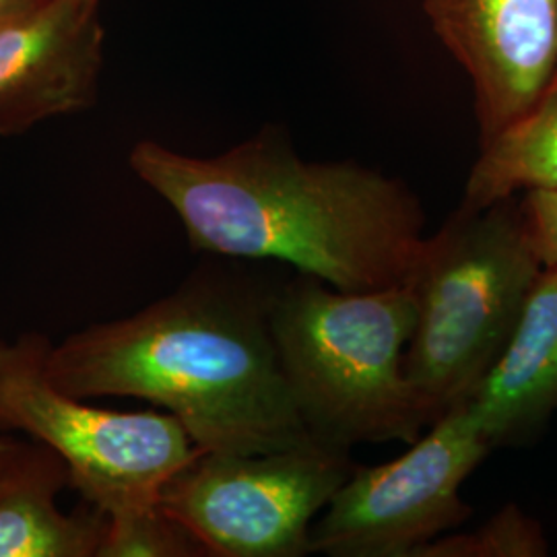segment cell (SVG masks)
Instances as JSON below:
<instances>
[{"label":"cell","mask_w":557,"mask_h":557,"mask_svg":"<svg viewBox=\"0 0 557 557\" xmlns=\"http://www.w3.org/2000/svg\"><path fill=\"white\" fill-rule=\"evenodd\" d=\"M128 165L195 250L278 260L343 292L407 283L425 234L413 193L358 163L304 161L275 128L211 158L139 140Z\"/></svg>","instance_id":"obj_1"},{"label":"cell","mask_w":557,"mask_h":557,"mask_svg":"<svg viewBox=\"0 0 557 557\" xmlns=\"http://www.w3.org/2000/svg\"><path fill=\"white\" fill-rule=\"evenodd\" d=\"M273 289L200 269L131 317L89 324L52 345L50 382L89 398H140L174 416L202 453L255 455L314 438L278 368Z\"/></svg>","instance_id":"obj_2"},{"label":"cell","mask_w":557,"mask_h":557,"mask_svg":"<svg viewBox=\"0 0 557 557\" xmlns=\"http://www.w3.org/2000/svg\"><path fill=\"white\" fill-rule=\"evenodd\" d=\"M269 324L281 374L314 438L343 450L411 444L432 423L405 374L416 326L407 283L343 292L299 273L273 289Z\"/></svg>","instance_id":"obj_3"},{"label":"cell","mask_w":557,"mask_h":557,"mask_svg":"<svg viewBox=\"0 0 557 557\" xmlns=\"http://www.w3.org/2000/svg\"><path fill=\"white\" fill-rule=\"evenodd\" d=\"M545 269L520 197L462 202L425 238L407 281L416 326L405 374L432 423L496 361Z\"/></svg>","instance_id":"obj_4"},{"label":"cell","mask_w":557,"mask_h":557,"mask_svg":"<svg viewBox=\"0 0 557 557\" xmlns=\"http://www.w3.org/2000/svg\"><path fill=\"white\" fill-rule=\"evenodd\" d=\"M50 347L41 333L0 338V432L59 455L69 485L108 518L160 504L163 485L202 450L170 413L106 409L57 388L46 374Z\"/></svg>","instance_id":"obj_5"},{"label":"cell","mask_w":557,"mask_h":557,"mask_svg":"<svg viewBox=\"0 0 557 557\" xmlns=\"http://www.w3.org/2000/svg\"><path fill=\"white\" fill-rule=\"evenodd\" d=\"M354 467L349 450L324 442L255 455L200 453L163 485L160 506L211 557L306 556L317 518Z\"/></svg>","instance_id":"obj_6"},{"label":"cell","mask_w":557,"mask_h":557,"mask_svg":"<svg viewBox=\"0 0 557 557\" xmlns=\"http://www.w3.org/2000/svg\"><path fill=\"white\" fill-rule=\"evenodd\" d=\"M490 453V442L458 400L400 457L354 467L317 518L310 554L416 556L419 547L469 518L471 508L460 498V487Z\"/></svg>","instance_id":"obj_7"},{"label":"cell","mask_w":557,"mask_h":557,"mask_svg":"<svg viewBox=\"0 0 557 557\" xmlns=\"http://www.w3.org/2000/svg\"><path fill=\"white\" fill-rule=\"evenodd\" d=\"M473 81L481 145L527 114L557 75V0H423Z\"/></svg>","instance_id":"obj_8"},{"label":"cell","mask_w":557,"mask_h":557,"mask_svg":"<svg viewBox=\"0 0 557 557\" xmlns=\"http://www.w3.org/2000/svg\"><path fill=\"white\" fill-rule=\"evenodd\" d=\"M98 4L52 0L0 32V137L91 108L100 91Z\"/></svg>","instance_id":"obj_9"},{"label":"cell","mask_w":557,"mask_h":557,"mask_svg":"<svg viewBox=\"0 0 557 557\" xmlns=\"http://www.w3.org/2000/svg\"><path fill=\"white\" fill-rule=\"evenodd\" d=\"M492 450L522 444L557 411V267H547L496 361L462 398Z\"/></svg>","instance_id":"obj_10"},{"label":"cell","mask_w":557,"mask_h":557,"mask_svg":"<svg viewBox=\"0 0 557 557\" xmlns=\"http://www.w3.org/2000/svg\"><path fill=\"white\" fill-rule=\"evenodd\" d=\"M533 190H557V75L527 114L481 145L462 202L483 207Z\"/></svg>","instance_id":"obj_11"},{"label":"cell","mask_w":557,"mask_h":557,"mask_svg":"<svg viewBox=\"0 0 557 557\" xmlns=\"http://www.w3.org/2000/svg\"><path fill=\"white\" fill-rule=\"evenodd\" d=\"M69 475L36 479L0 498V557H98L108 517L87 504L62 512Z\"/></svg>","instance_id":"obj_12"},{"label":"cell","mask_w":557,"mask_h":557,"mask_svg":"<svg viewBox=\"0 0 557 557\" xmlns=\"http://www.w3.org/2000/svg\"><path fill=\"white\" fill-rule=\"evenodd\" d=\"M549 543L541 522L508 504L469 533H446L419 547L413 557H543Z\"/></svg>","instance_id":"obj_13"},{"label":"cell","mask_w":557,"mask_h":557,"mask_svg":"<svg viewBox=\"0 0 557 557\" xmlns=\"http://www.w3.org/2000/svg\"><path fill=\"white\" fill-rule=\"evenodd\" d=\"M98 557H211V554L186 524L156 504L128 517L108 518V531Z\"/></svg>","instance_id":"obj_14"},{"label":"cell","mask_w":557,"mask_h":557,"mask_svg":"<svg viewBox=\"0 0 557 557\" xmlns=\"http://www.w3.org/2000/svg\"><path fill=\"white\" fill-rule=\"evenodd\" d=\"M69 475L64 462L40 442L0 432V498L36 479Z\"/></svg>","instance_id":"obj_15"},{"label":"cell","mask_w":557,"mask_h":557,"mask_svg":"<svg viewBox=\"0 0 557 557\" xmlns=\"http://www.w3.org/2000/svg\"><path fill=\"white\" fill-rule=\"evenodd\" d=\"M547 267H557V190L518 195Z\"/></svg>","instance_id":"obj_16"},{"label":"cell","mask_w":557,"mask_h":557,"mask_svg":"<svg viewBox=\"0 0 557 557\" xmlns=\"http://www.w3.org/2000/svg\"><path fill=\"white\" fill-rule=\"evenodd\" d=\"M52 0H0V32L32 17Z\"/></svg>","instance_id":"obj_17"},{"label":"cell","mask_w":557,"mask_h":557,"mask_svg":"<svg viewBox=\"0 0 557 557\" xmlns=\"http://www.w3.org/2000/svg\"><path fill=\"white\" fill-rule=\"evenodd\" d=\"M81 2H94V4H100V0H81Z\"/></svg>","instance_id":"obj_18"}]
</instances>
